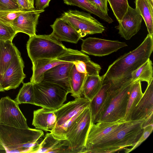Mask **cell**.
<instances>
[{
  "mask_svg": "<svg viewBox=\"0 0 153 153\" xmlns=\"http://www.w3.org/2000/svg\"><path fill=\"white\" fill-rule=\"evenodd\" d=\"M153 50V37L148 34L137 48L120 56L109 66L101 76L102 84L110 83L108 91L113 92L131 81L132 72L150 58Z\"/></svg>",
  "mask_w": 153,
  "mask_h": 153,
  "instance_id": "obj_1",
  "label": "cell"
},
{
  "mask_svg": "<svg viewBox=\"0 0 153 153\" xmlns=\"http://www.w3.org/2000/svg\"><path fill=\"white\" fill-rule=\"evenodd\" d=\"M145 118L122 122L100 140L85 149L86 153H114L134 145L143 132Z\"/></svg>",
  "mask_w": 153,
  "mask_h": 153,
  "instance_id": "obj_2",
  "label": "cell"
},
{
  "mask_svg": "<svg viewBox=\"0 0 153 153\" xmlns=\"http://www.w3.org/2000/svg\"><path fill=\"white\" fill-rule=\"evenodd\" d=\"M44 137L41 130L0 124V145L6 153H36Z\"/></svg>",
  "mask_w": 153,
  "mask_h": 153,
  "instance_id": "obj_3",
  "label": "cell"
},
{
  "mask_svg": "<svg viewBox=\"0 0 153 153\" xmlns=\"http://www.w3.org/2000/svg\"><path fill=\"white\" fill-rule=\"evenodd\" d=\"M132 83L131 81H129L113 92H109L108 91L106 100L95 123L98 122H113L123 120Z\"/></svg>",
  "mask_w": 153,
  "mask_h": 153,
  "instance_id": "obj_4",
  "label": "cell"
},
{
  "mask_svg": "<svg viewBox=\"0 0 153 153\" xmlns=\"http://www.w3.org/2000/svg\"><path fill=\"white\" fill-rule=\"evenodd\" d=\"M26 46L28 56L32 62L38 59L56 58L68 50L61 41L51 34H36L30 37Z\"/></svg>",
  "mask_w": 153,
  "mask_h": 153,
  "instance_id": "obj_5",
  "label": "cell"
},
{
  "mask_svg": "<svg viewBox=\"0 0 153 153\" xmlns=\"http://www.w3.org/2000/svg\"><path fill=\"white\" fill-rule=\"evenodd\" d=\"M34 105L53 110L62 105L68 94L60 86L46 82L34 84Z\"/></svg>",
  "mask_w": 153,
  "mask_h": 153,
  "instance_id": "obj_6",
  "label": "cell"
},
{
  "mask_svg": "<svg viewBox=\"0 0 153 153\" xmlns=\"http://www.w3.org/2000/svg\"><path fill=\"white\" fill-rule=\"evenodd\" d=\"M91 124V116L89 106L84 109L65 134L72 153L85 152L86 140Z\"/></svg>",
  "mask_w": 153,
  "mask_h": 153,
  "instance_id": "obj_7",
  "label": "cell"
},
{
  "mask_svg": "<svg viewBox=\"0 0 153 153\" xmlns=\"http://www.w3.org/2000/svg\"><path fill=\"white\" fill-rule=\"evenodd\" d=\"M90 59L89 56L78 50L68 48L63 55L55 59H38L32 63L33 74L30 82L34 84L41 82L43 79L44 73L58 65L69 62Z\"/></svg>",
  "mask_w": 153,
  "mask_h": 153,
  "instance_id": "obj_8",
  "label": "cell"
},
{
  "mask_svg": "<svg viewBox=\"0 0 153 153\" xmlns=\"http://www.w3.org/2000/svg\"><path fill=\"white\" fill-rule=\"evenodd\" d=\"M61 18L71 25L81 38L88 34L100 33L105 27L89 13L77 10H69L62 14Z\"/></svg>",
  "mask_w": 153,
  "mask_h": 153,
  "instance_id": "obj_9",
  "label": "cell"
},
{
  "mask_svg": "<svg viewBox=\"0 0 153 153\" xmlns=\"http://www.w3.org/2000/svg\"><path fill=\"white\" fill-rule=\"evenodd\" d=\"M19 104L9 96L0 100V124L21 128H29Z\"/></svg>",
  "mask_w": 153,
  "mask_h": 153,
  "instance_id": "obj_10",
  "label": "cell"
},
{
  "mask_svg": "<svg viewBox=\"0 0 153 153\" xmlns=\"http://www.w3.org/2000/svg\"><path fill=\"white\" fill-rule=\"evenodd\" d=\"M81 51L90 55L102 56L127 46L124 42L89 37L82 39Z\"/></svg>",
  "mask_w": 153,
  "mask_h": 153,
  "instance_id": "obj_11",
  "label": "cell"
},
{
  "mask_svg": "<svg viewBox=\"0 0 153 153\" xmlns=\"http://www.w3.org/2000/svg\"><path fill=\"white\" fill-rule=\"evenodd\" d=\"M24 67L20 53L13 58L4 73L0 76V83L4 91L15 89L23 83L26 77L23 72Z\"/></svg>",
  "mask_w": 153,
  "mask_h": 153,
  "instance_id": "obj_12",
  "label": "cell"
},
{
  "mask_svg": "<svg viewBox=\"0 0 153 153\" xmlns=\"http://www.w3.org/2000/svg\"><path fill=\"white\" fill-rule=\"evenodd\" d=\"M143 18L135 9L129 6L127 10L119 25L115 28L119 30L121 37L129 40L136 34L141 28Z\"/></svg>",
  "mask_w": 153,
  "mask_h": 153,
  "instance_id": "obj_13",
  "label": "cell"
},
{
  "mask_svg": "<svg viewBox=\"0 0 153 153\" xmlns=\"http://www.w3.org/2000/svg\"><path fill=\"white\" fill-rule=\"evenodd\" d=\"M74 62H69L56 65L44 73L42 81L56 84L62 87L68 93L71 90L69 81V74Z\"/></svg>",
  "mask_w": 153,
  "mask_h": 153,
  "instance_id": "obj_14",
  "label": "cell"
},
{
  "mask_svg": "<svg viewBox=\"0 0 153 153\" xmlns=\"http://www.w3.org/2000/svg\"><path fill=\"white\" fill-rule=\"evenodd\" d=\"M90 101L84 97L76 98L53 110L56 117L55 127L59 126L89 106Z\"/></svg>",
  "mask_w": 153,
  "mask_h": 153,
  "instance_id": "obj_15",
  "label": "cell"
},
{
  "mask_svg": "<svg viewBox=\"0 0 153 153\" xmlns=\"http://www.w3.org/2000/svg\"><path fill=\"white\" fill-rule=\"evenodd\" d=\"M44 10H34L20 14L13 21L12 26L17 33H25L29 37L36 35V27L40 14Z\"/></svg>",
  "mask_w": 153,
  "mask_h": 153,
  "instance_id": "obj_16",
  "label": "cell"
},
{
  "mask_svg": "<svg viewBox=\"0 0 153 153\" xmlns=\"http://www.w3.org/2000/svg\"><path fill=\"white\" fill-rule=\"evenodd\" d=\"M53 29L51 34L58 40L76 44L81 39L80 34L68 23L60 17L50 25Z\"/></svg>",
  "mask_w": 153,
  "mask_h": 153,
  "instance_id": "obj_17",
  "label": "cell"
},
{
  "mask_svg": "<svg viewBox=\"0 0 153 153\" xmlns=\"http://www.w3.org/2000/svg\"><path fill=\"white\" fill-rule=\"evenodd\" d=\"M153 115V79L148 84L142 97L135 107L131 120L146 118Z\"/></svg>",
  "mask_w": 153,
  "mask_h": 153,
  "instance_id": "obj_18",
  "label": "cell"
},
{
  "mask_svg": "<svg viewBox=\"0 0 153 153\" xmlns=\"http://www.w3.org/2000/svg\"><path fill=\"white\" fill-rule=\"evenodd\" d=\"M125 121L120 120L113 122H98L91 125L86 140L85 149L95 143L110 133L117 126Z\"/></svg>",
  "mask_w": 153,
  "mask_h": 153,
  "instance_id": "obj_19",
  "label": "cell"
},
{
  "mask_svg": "<svg viewBox=\"0 0 153 153\" xmlns=\"http://www.w3.org/2000/svg\"><path fill=\"white\" fill-rule=\"evenodd\" d=\"M72 153L69 142L66 139L55 138L51 133L46 134L36 153Z\"/></svg>",
  "mask_w": 153,
  "mask_h": 153,
  "instance_id": "obj_20",
  "label": "cell"
},
{
  "mask_svg": "<svg viewBox=\"0 0 153 153\" xmlns=\"http://www.w3.org/2000/svg\"><path fill=\"white\" fill-rule=\"evenodd\" d=\"M56 122L53 110L42 108L33 111L32 125L36 129L50 131L55 127Z\"/></svg>",
  "mask_w": 153,
  "mask_h": 153,
  "instance_id": "obj_21",
  "label": "cell"
},
{
  "mask_svg": "<svg viewBox=\"0 0 153 153\" xmlns=\"http://www.w3.org/2000/svg\"><path fill=\"white\" fill-rule=\"evenodd\" d=\"M20 53L12 41L0 40V76L4 73L13 58Z\"/></svg>",
  "mask_w": 153,
  "mask_h": 153,
  "instance_id": "obj_22",
  "label": "cell"
},
{
  "mask_svg": "<svg viewBox=\"0 0 153 153\" xmlns=\"http://www.w3.org/2000/svg\"><path fill=\"white\" fill-rule=\"evenodd\" d=\"M135 9L143 19L148 34L153 37V1L135 0Z\"/></svg>",
  "mask_w": 153,
  "mask_h": 153,
  "instance_id": "obj_23",
  "label": "cell"
},
{
  "mask_svg": "<svg viewBox=\"0 0 153 153\" xmlns=\"http://www.w3.org/2000/svg\"><path fill=\"white\" fill-rule=\"evenodd\" d=\"M110 86L109 83L102 85L98 92L90 102L91 124H95L96 120L105 102Z\"/></svg>",
  "mask_w": 153,
  "mask_h": 153,
  "instance_id": "obj_24",
  "label": "cell"
},
{
  "mask_svg": "<svg viewBox=\"0 0 153 153\" xmlns=\"http://www.w3.org/2000/svg\"><path fill=\"white\" fill-rule=\"evenodd\" d=\"M143 94L141 82H132L130 90L126 112L123 118L124 121L131 120L133 112Z\"/></svg>",
  "mask_w": 153,
  "mask_h": 153,
  "instance_id": "obj_25",
  "label": "cell"
},
{
  "mask_svg": "<svg viewBox=\"0 0 153 153\" xmlns=\"http://www.w3.org/2000/svg\"><path fill=\"white\" fill-rule=\"evenodd\" d=\"M87 75L78 72L74 64L70 70L69 81L71 96L75 98L81 97L83 86Z\"/></svg>",
  "mask_w": 153,
  "mask_h": 153,
  "instance_id": "obj_26",
  "label": "cell"
},
{
  "mask_svg": "<svg viewBox=\"0 0 153 153\" xmlns=\"http://www.w3.org/2000/svg\"><path fill=\"white\" fill-rule=\"evenodd\" d=\"M102 85L101 76L99 75L87 76L83 86L82 95L90 102L98 92Z\"/></svg>",
  "mask_w": 153,
  "mask_h": 153,
  "instance_id": "obj_27",
  "label": "cell"
},
{
  "mask_svg": "<svg viewBox=\"0 0 153 153\" xmlns=\"http://www.w3.org/2000/svg\"><path fill=\"white\" fill-rule=\"evenodd\" d=\"M153 71L152 62L149 58L132 72L131 80L132 82L145 81L148 84L153 79Z\"/></svg>",
  "mask_w": 153,
  "mask_h": 153,
  "instance_id": "obj_28",
  "label": "cell"
},
{
  "mask_svg": "<svg viewBox=\"0 0 153 153\" xmlns=\"http://www.w3.org/2000/svg\"><path fill=\"white\" fill-rule=\"evenodd\" d=\"M63 1L66 4L78 6L97 16L108 23H111L113 22V19L108 15H106L96 8L88 0H63Z\"/></svg>",
  "mask_w": 153,
  "mask_h": 153,
  "instance_id": "obj_29",
  "label": "cell"
},
{
  "mask_svg": "<svg viewBox=\"0 0 153 153\" xmlns=\"http://www.w3.org/2000/svg\"><path fill=\"white\" fill-rule=\"evenodd\" d=\"M35 93L34 84L30 82L23 83V85L20 89L14 100L19 105L28 103L34 105Z\"/></svg>",
  "mask_w": 153,
  "mask_h": 153,
  "instance_id": "obj_30",
  "label": "cell"
},
{
  "mask_svg": "<svg viewBox=\"0 0 153 153\" xmlns=\"http://www.w3.org/2000/svg\"><path fill=\"white\" fill-rule=\"evenodd\" d=\"M77 71L83 73L87 76L99 75L101 69V66L91 59L79 60L74 62Z\"/></svg>",
  "mask_w": 153,
  "mask_h": 153,
  "instance_id": "obj_31",
  "label": "cell"
},
{
  "mask_svg": "<svg viewBox=\"0 0 153 153\" xmlns=\"http://www.w3.org/2000/svg\"><path fill=\"white\" fill-rule=\"evenodd\" d=\"M117 21H120L129 5L128 0H107Z\"/></svg>",
  "mask_w": 153,
  "mask_h": 153,
  "instance_id": "obj_32",
  "label": "cell"
},
{
  "mask_svg": "<svg viewBox=\"0 0 153 153\" xmlns=\"http://www.w3.org/2000/svg\"><path fill=\"white\" fill-rule=\"evenodd\" d=\"M17 33L12 25L0 20V40L12 41Z\"/></svg>",
  "mask_w": 153,
  "mask_h": 153,
  "instance_id": "obj_33",
  "label": "cell"
},
{
  "mask_svg": "<svg viewBox=\"0 0 153 153\" xmlns=\"http://www.w3.org/2000/svg\"><path fill=\"white\" fill-rule=\"evenodd\" d=\"M22 9L0 11V20L12 25L13 20L18 16L27 11Z\"/></svg>",
  "mask_w": 153,
  "mask_h": 153,
  "instance_id": "obj_34",
  "label": "cell"
},
{
  "mask_svg": "<svg viewBox=\"0 0 153 153\" xmlns=\"http://www.w3.org/2000/svg\"><path fill=\"white\" fill-rule=\"evenodd\" d=\"M153 130V124L149 125L143 128V132L141 136L135 144L131 149H126L125 153H128L135 149L138 147L149 136Z\"/></svg>",
  "mask_w": 153,
  "mask_h": 153,
  "instance_id": "obj_35",
  "label": "cell"
},
{
  "mask_svg": "<svg viewBox=\"0 0 153 153\" xmlns=\"http://www.w3.org/2000/svg\"><path fill=\"white\" fill-rule=\"evenodd\" d=\"M21 9L17 3L12 0H0V11Z\"/></svg>",
  "mask_w": 153,
  "mask_h": 153,
  "instance_id": "obj_36",
  "label": "cell"
},
{
  "mask_svg": "<svg viewBox=\"0 0 153 153\" xmlns=\"http://www.w3.org/2000/svg\"><path fill=\"white\" fill-rule=\"evenodd\" d=\"M96 8L106 14L108 15L107 0H88Z\"/></svg>",
  "mask_w": 153,
  "mask_h": 153,
  "instance_id": "obj_37",
  "label": "cell"
},
{
  "mask_svg": "<svg viewBox=\"0 0 153 153\" xmlns=\"http://www.w3.org/2000/svg\"><path fill=\"white\" fill-rule=\"evenodd\" d=\"M34 2V0H17L16 2L21 9L27 11L35 9Z\"/></svg>",
  "mask_w": 153,
  "mask_h": 153,
  "instance_id": "obj_38",
  "label": "cell"
},
{
  "mask_svg": "<svg viewBox=\"0 0 153 153\" xmlns=\"http://www.w3.org/2000/svg\"><path fill=\"white\" fill-rule=\"evenodd\" d=\"M51 0H36L35 9L37 10H43L48 7Z\"/></svg>",
  "mask_w": 153,
  "mask_h": 153,
  "instance_id": "obj_39",
  "label": "cell"
},
{
  "mask_svg": "<svg viewBox=\"0 0 153 153\" xmlns=\"http://www.w3.org/2000/svg\"><path fill=\"white\" fill-rule=\"evenodd\" d=\"M153 115L151 116L145 118V120L142 126L143 128L149 125L153 124Z\"/></svg>",
  "mask_w": 153,
  "mask_h": 153,
  "instance_id": "obj_40",
  "label": "cell"
},
{
  "mask_svg": "<svg viewBox=\"0 0 153 153\" xmlns=\"http://www.w3.org/2000/svg\"><path fill=\"white\" fill-rule=\"evenodd\" d=\"M0 153H6V152L4 148L0 145Z\"/></svg>",
  "mask_w": 153,
  "mask_h": 153,
  "instance_id": "obj_41",
  "label": "cell"
},
{
  "mask_svg": "<svg viewBox=\"0 0 153 153\" xmlns=\"http://www.w3.org/2000/svg\"><path fill=\"white\" fill-rule=\"evenodd\" d=\"M4 91H5L3 89V88L2 87L1 85V84L0 83V92H4Z\"/></svg>",
  "mask_w": 153,
  "mask_h": 153,
  "instance_id": "obj_42",
  "label": "cell"
},
{
  "mask_svg": "<svg viewBox=\"0 0 153 153\" xmlns=\"http://www.w3.org/2000/svg\"><path fill=\"white\" fill-rule=\"evenodd\" d=\"M12 0L13 1H15V2H16L17 0Z\"/></svg>",
  "mask_w": 153,
  "mask_h": 153,
  "instance_id": "obj_43",
  "label": "cell"
},
{
  "mask_svg": "<svg viewBox=\"0 0 153 153\" xmlns=\"http://www.w3.org/2000/svg\"><path fill=\"white\" fill-rule=\"evenodd\" d=\"M152 0L153 1V0Z\"/></svg>",
  "mask_w": 153,
  "mask_h": 153,
  "instance_id": "obj_44",
  "label": "cell"
}]
</instances>
